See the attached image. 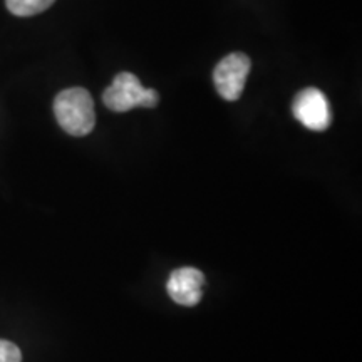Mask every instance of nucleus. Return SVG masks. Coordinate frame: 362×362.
I'll list each match as a JSON object with an SVG mask.
<instances>
[{
    "label": "nucleus",
    "instance_id": "obj_2",
    "mask_svg": "<svg viewBox=\"0 0 362 362\" xmlns=\"http://www.w3.org/2000/svg\"><path fill=\"white\" fill-rule=\"evenodd\" d=\"M103 101L107 110L126 112L134 107H155L160 96L155 89L143 88L139 79L131 72H119L110 88L104 90Z\"/></svg>",
    "mask_w": 362,
    "mask_h": 362
},
{
    "label": "nucleus",
    "instance_id": "obj_3",
    "mask_svg": "<svg viewBox=\"0 0 362 362\" xmlns=\"http://www.w3.org/2000/svg\"><path fill=\"white\" fill-rule=\"evenodd\" d=\"M252 62L247 54L232 52L221 59L214 71V83L225 101H237L242 96Z\"/></svg>",
    "mask_w": 362,
    "mask_h": 362
},
{
    "label": "nucleus",
    "instance_id": "obj_6",
    "mask_svg": "<svg viewBox=\"0 0 362 362\" xmlns=\"http://www.w3.org/2000/svg\"><path fill=\"white\" fill-rule=\"evenodd\" d=\"M56 0H6V6L13 16L30 17L47 11Z\"/></svg>",
    "mask_w": 362,
    "mask_h": 362
},
{
    "label": "nucleus",
    "instance_id": "obj_5",
    "mask_svg": "<svg viewBox=\"0 0 362 362\" xmlns=\"http://www.w3.org/2000/svg\"><path fill=\"white\" fill-rule=\"evenodd\" d=\"M203 282H205V277L200 270L193 269V267H183V269H176L170 275L168 282H166V291L176 304L194 307L202 300Z\"/></svg>",
    "mask_w": 362,
    "mask_h": 362
},
{
    "label": "nucleus",
    "instance_id": "obj_1",
    "mask_svg": "<svg viewBox=\"0 0 362 362\" xmlns=\"http://www.w3.org/2000/svg\"><path fill=\"white\" fill-rule=\"evenodd\" d=\"M54 115L59 126L71 136L89 134L96 124L94 101L83 88L61 90L54 99Z\"/></svg>",
    "mask_w": 362,
    "mask_h": 362
},
{
    "label": "nucleus",
    "instance_id": "obj_7",
    "mask_svg": "<svg viewBox=\"0 0 362 362\" xmlns=\"http://www.w3.org/2000/svg\"><path fill=\"white\" fill-rule=\"evenodd\" d=\"M0 362H22L19 347L8 341H0Z\"/></svg>",
    "mask_w": 362,
    "mask_h": 362
},
{
    "label": "nucleus",
    "instance_id": "obj_4",
    "mask_svg": "<svg viewBox=\"0 0 362 362\" xmlns=\"http://www.w3.org/2000/svg\"><path fill=\"white\" fill-rule=\"evenodd\" d=\"M292 112L300 124H304L310 131H325L332 123V112H330L329 99L322 90L315 88L302 89L293 98Z\"/></svg>",
    "mask_w": 362,
    "mask_h": 362
}]
</instances>
